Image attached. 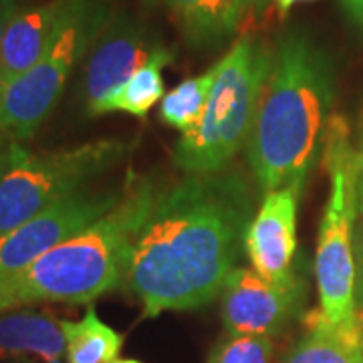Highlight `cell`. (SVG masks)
<instances>
[{
    "instance_id": "cell-11",
    "label": "cell",
    "mask_w": 363,
    "mask_h": 363,
    "mask_svg": "<svg viewBox=\"0 0 363 363\" xmlns=\"http://www.w3.org/2000/svg\"><path fill=\"white\" fill-rule=\"evenodd\" d=\"M303 188L301 184H289L267 192L248 224L245 252L252 269L274 283H286L297 277V214Z\"/></svg>"
},
{
    "instance_id": "cell-2",
    "label": "cell",
    "mask_w": 363,
    "mask_h": 363,
    "mask_svg": "<svg viewBox=\"0 0 363 363\" xmlns=\"http://www.w3.org/2000/svg\"><path fill=\"white\" fill-rule=\"evenodd\" d=\"M333 93V67L323 49L301 30L277 40L247 142L248 166L264 192L305 186L325 143Z\"/></svg>"
},
{
    "instance_id": "cell-14",
    "label": "cell",
    "mask_w": 363,
    "mask_h": 363,
    "mask_svg": "<svg viewBox=\"0 0 363 363\" xmlns=\"http://www.w3.org/2000/svg\"><path fill=\"white\" fill-rule=\"evenodd\" d=\"M363 321L331 325L319 311L309 313V329L283 363H362Z\"/></svg>"
},
{
    "instance_id": "cell-27",
    "label": "cell",
    "mask_w": 363,
    "mask_h": 363,
    "mask_svg": "<svg viewBox=\"0 0 363 363\" xmlns=\"http://www.w3.org/2000/svg\"><path fill=\"white\" fill-rule=\"evenodd\" d=\"M113 363H142V362H138V359H116Z\"/></svg>"
},
{
    "instance_id": "cell-17",
    "label": "cell",
    "mask_w": 363,
    "mask_h": 363,
    "mask_svg": "<svg viewBox=\"0 0 363 363\" xmlns=\"http://www.w3.org/2000/svg\"><path fill=\"white\" fill-rule=\"evenodd\" d=\"M67 339V363H113L119 359L123 337L87 307L79 321L61 319Z\"/></svg>"
},
{
    "instance_id": "cell-16",
    "label": "cell",
    "mask_w": 363,
    "mask_h": 363,
    "mask_svg": "<svg viewBox=\"0 0 363 363\" xmlns=\"http://www.w3.org/2000/svg\"><path fill=\"white\" fill-rule=\"evenodd\" d=\"M174 59L166 47H156L150 59L131 75L119 89L99 107L91 111V116L105 113H128L133 117H145L147 111L164 99V77L162 71Z\"/></svg>"
},
{
    "instance_id": "cell-9",
    "label": "cell",
    "mask_w": 363,
    "mask_h": 363,
    "mask_svg": "<svg viewBox=\"0 0 363 363\" xmlns=\"http://www.w3.org/2000/svg\"><path fill=\"white\" fill-rule=\"evenodd\" d=\"M220 297L226 333L272 337L281 333L301 311L305 283L298 274L293 281L274 283L255 269L236 267Z\"/></svg>"
},
{
    "instance_id": "cell-18",
    "label": "cell",
    "mask_w": 363,
    "mask_h": 363,
    "mask_svg": "<svg viewBox=\"0 0 363 363\" xmlns=\"http://www.w3.org/2000/svg\"><path fill=\"white\" fill-rule=\"evenodd\" d=\"M216 77V65L210 67L198 77L186 79L178 87L164 95L160 104V119L182 133L190 131L204 116L208 97Z\"/></svg>"
},
{
    "instance_id": "cell-1",
    "label": "cell",
    "mask_w": 363,
    "mask_h": 363,
    "mask_svg": "<svg viewBox=\"0 0 363 363\" xmlns=\"http://www.w3.org/2000/svg\"><path fill=\"white\" fill-rule=\"evenodd\" d=\"M250 220L252 194L240 172L188 174L157 192L123 279L143 317L192 311L220 297Z\"/></svg>"
},
{
    "instance_id": "cell-25",
    "label": "cell",
    "mask_w": 363,
    "mask_h": 363,
    "mask_svg": "<svg viewBox=\"0 0 363 363\" xmlns=\"http://www.w3.org/2000/svg\"><path fill=\"white\" fill-rule=\"evenodd\" d=\"M297 2H305V0H279V6H281V11L286 13L293 4H297Z\"/></svg>"
},
{
    "instance_id": "cell-15",
    "label": "cell",
    "mask_w": 363,
    "mask_h": 363,
    "mask_svg": "<svg viewBox=\"0 0 363 363\" xmlns=\"http://www.w3.org/2000/svg\"><path fill=\"white\" fill-rule=\"evenodd\" d=\"M178 16L186 37L198 47H214L226 40L242 18L240 0H166Z\"/></svg>"
},
{
    "instance_id": "cell-29",
    "label": "cell",
    "mask_w": 363,
    "mask_h": 363,
    "mask_svg": "<svg viewBox=\"0 0 363 363\" xmlns=\"http://www.w3.org/2000/svg\"><path fill=\"white\" fill-rule=\"evenodd\" d=\"M362 363H363V362H362Z\"/></svg>"
},
{
    "instance_id": "cell-24",
    "label": "cell",
    "mask_w": 363,
    "mask_h": 363,
    "mask_svg": "<svg viewBox=\"0 0 363 363\" xmlns=\"http://www.w3.org/2000/svg\"><path fill=\"white\" fill-rule=\"evenodd\" d=\"M240 4H242L245 13L247 11H264L271 4V0H240Z\"/></svg>"
},
{
    "instance_id": "cell-19",
    "label": "cell",
    "mask_w": 363,
    "mask_h": 363,
    "mask_svg": "<svg viewBox=\"0 0 363 363\" xmlns=\"http://www.w3.org/2000/svg\"><path fill=\"white\" fill-rule=\"evenodd\" d=\"M274 345L267 335L226 333L208 353L206 363H271Z\"/></svg>"
},
{
    "instance_id": "cell-10",
    "label": "cell",
    "mask_w": 363,
    "mask_h": 363,
    "mask_svg": "<svg viewBox=\"0 0 363 363\" xmlns=\"http://www.w3.org/2000/svg\"><path fill=\"white\" fill-rule=\"evenodd\" d=\"M156 47L125 14L105 21L101 33L87 52L81 77V97L91 116L150 59Z\"/></svg>"
},
{
    "instance_id": "cell-6",
    "label": "cell",
    "mask_w": 363,
    "mask_h": 363,
    "mask_svg": "<svg viewBox=\"0 0 363 363\" xmlns=\"http://www.w3.org/2000/svg\"><path fill=\"white\" fill-rule=\"evenodd\" d=\"M128 154L121 140H97L51 152L9 145L0 172V236L52 206L113 168Z\"/></svg>"
},
{
    "instance_id": "cell-26",
    "label": "cell",
    "mask_w": 363,
    "mask_h": 363,
    "mask_svg": "<svg viewBox=\"0 0 363 363\" xmlns=\"http://www.w3.org/2000/svg\"><path fill=\"white\" fill-rule=\"evenodd\" d=\"M6 156H9V147H0V172H2L4 164H6Z\"/></svg>"
},
{
    "instance_id": "cell-8",
    "label": "cell",
    "mask_w": 363,
    "mask_h": 363,
    "mask_svg": "<svg viewBox=\"0 0 363 363\" xmlns=\"http://www.w3.org/2000/svg\"><path fill=\"white\" fill-rule=\"evenodd\" d=\"M123 190H79L55 202L30 220L0 236V277L23 271L67 238L104 218L121 202Z\"/></svg>"
},
{
    "instance_id": "cell-4",
    "label": "cell",
    "mask_w": 363,
    "mask_h": 363,
    "mask_svg": "<svg viewBox=\"0 0 363 363\" xmlns=\"http://www.w3.org/2000/svg\"><path fill=\"white\" fill-rule=\"evenodd\" d=\"M271 52L262 40L245 35L216 63L204 116L182 133L174 150V164L182 172H220L247 145L271 69Z\"/></svg>"
},
{
    "instance_id": "cell-20",
    "label": "cell",
    "mask_w": 363,
    "mask_h": 363,
    "mask_svg": "<svg viewBox=\"0 0 363 363\" xmlns=\"http://www.w3.org/2000/svg\"><path fill=\"white\" fill-rule=\"evenodd\" d=\"M353 259H355V313L363 319V214L362 220L355 224L353 233Z\"/></svg>"
},
{
    "instance_id": "cell-7",
    "label": "cell",
    "mask_w": 363,
    "mask_h": 363,
    "mask_svg": "<svg viewBox=\"0 0 363 363\" xmlns=\"http://www.w3.org/2000/svg\"><path fill=\"white\" fill-rule=\"evenodd\" d=\"M105 21L107 13L99 0H71L65 21L45 55L0 89V147L25 145L40 130Z\"/></svg>"
},
{
    "instance_id": "cell-22",
    "label": "cell",
    "mask_w": 363,
    "mask_h": 363,
    "mask_svg": "<svg viewBox=\"0 0 363 363\" xmlns=\"http://www.w3.org/2000/svg\"><path fill=\"white\" fill-rule=\"evenodd\" d=\"M18 11V0H0V51H2V40L4 33L9 28V23Z\"/></svg>"
},
{
    "instance_id": "cell-21",
    "label": "cell",
    "mask_w": 363,
    "mask_h": 363,
    "mask_svg": "<svg viewBox=\"0 0 363 363\" xmlns=\"http://www.w3.org/2000/svg\"><path fill=\"white\" fill-rule=\"evenodd\" d=\"M355 192H357V212L363 214V113L362 130H359V145L355 150Z\"/></svg>"
},
{
    "instance_id": "cell-3",
    "label": "cell",
    "mask_w": 363,
    "mask_h": 363,
    "mask_svg": "<svg viewBox=\"0 0 363 363\" xmlns=\"http://www.w3.org/2000/svg\"><path fill=\"white\" fill-rule=\"evenodd\" d=\"M150 178L125 184V194L104 218L59 242L23 271L0 277V315L39 303L91 305L123 285L135 234L154 206Z\"/></svg>"
},
{
    "instance_id": "cell-12",
    "label": "cell",
    "mask_w": 363,
    "mask_h": 363,
    "mask_svg": "<svg viewBox=\"0 0 363 363\" xmlns=\"http://www.w3.org/2000/svg\"><path fill=\"white\" fill-rule=\"evenodd\" d=\"M71 9V0L18 9L4 33L0 51V89L23 75L45 55Z\"/></svg>"
},
{
    "instance_id": "cell-28",
    "label": "cell",
    "mask_w": 363,
    "mask_h": 363,
    "mask_svg": "<svg viewBox=\"0 0 363 363\" xmlns=\"http://www.w3.org/2000/svg\"><path fill=\"white\" fill-rule=\"evenodd\" d=\"M362 321H363V319H362Z\"/></svg>"
},
{
    "instance_id": "cell-13",
    "label": "cell",
    "mask_w": 363,
    "mask_h": 363,
    "mask_svg": "<svg viewBox=\"0 0 363 363\" xmlns=\"http://www.w3.org/2000/svg\"><path fill=\"white\" fill-rule=\"evenodd\" d=\"M0 359L67 363V339L51 313L16 309L0 315Z\"/></svg>"
},
{
    "instance_id": "cell-23",
    "label": "cell",
    "mask_w": 363,
    "mask_h": 363,
    "mask_svg": "<svg viewBox=\"0 0 363 363\" xmlns=\"http://www.w3.org/2000/svg\"><path fill=\"white\" fill-rule=\"evenodd\" d=\"M355 26L363 30V0H341Z\"/></svg>"
},
{
    "instance_id": "cell-5",
    "label": "cell",
    "mask_w": 363,
    "mask_h": 363,
    "mask_svg": "<svg viewBox=\"0 0 363 363\" xmlns=\"http://www.w3.org/2000/svg\"><path fill=\"white\" fill-rule=\"evenodd\" d=\"M323 157L331 178V192L319 226L315 255V279L319 291L317 311L327 323L341 325L357 319L353 298V233L359 214L355 192V150L351 145L347 121L341 116H331L329 119Z\"/></svg>"
}]
</instances>
